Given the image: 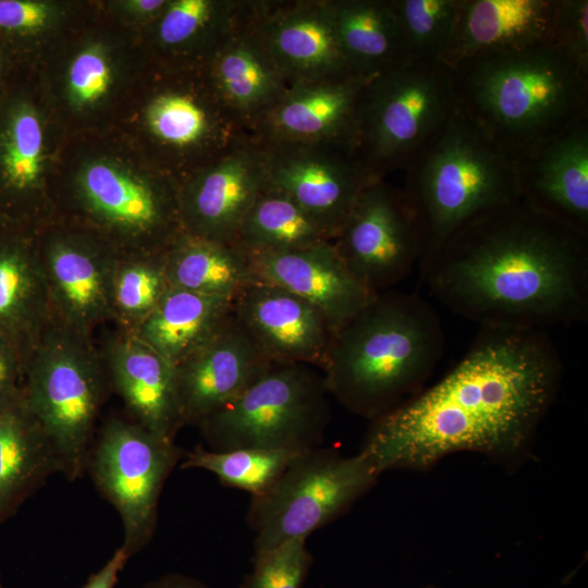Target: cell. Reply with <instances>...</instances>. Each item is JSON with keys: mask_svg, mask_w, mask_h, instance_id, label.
<instances>
[{"mask_svg": "<svg viewBox=\"0 0 588 588\" xmlns=\"http://www.w3.org/2000/svg\"><path fill=\"white\" fill-rule=\"evenodd\" d=\"M258 143L266 159L265 188L291 197L332 238L363 191L377 181L347 143Z\"/></svg>", "mask_w": 588, "mask_h": 588, "instance_id": "17", "label": "cell"}, {"mask_svg": "<svg viewBox=\"0 0 588 588\" xmlns=\"http://www.w3.org/2000/svg\"><path fill=\"white\" fill-rule=\"evenodd\" d=\"M247 0H168L139 30L149 63L167 69H206L244 19Z\"/></svg>", "mask_w": 588, "mask_h": 588, "instance_id": "27", "label": "cell"}, {"mask_svg": "<svg viewBox=\"0 0 588 588\" xmlns=\"http://www.w3.org/2000/svg\"><path fill=\"white\" fill-rule=\"evenodd\" d=\"M25 365L24 404L54 448L61 473L75 480L87 468L111 387L100 348L93 334L51 316Z\"/></svg>", "mask_w": 588, "mask_h": 588, "instance_id": "9", "label": "cell"}, {"mask_svg": "<svg viewBox=\"0 0 588 588\" xmlns=\"http://www.w3.org/2000/svg\"><path fill=\"white\" fill-rule=\"evenodd\" d=\"M421 243L419 273L471 220L518 199L514 158L457 109L404 169Z\"/></svg>", "mask_w": 588, "mask_h": 588, "instance_id": "6", "label": "cell"}, {"mask_svg": "<svg viewBox=\"0 0 588 588\" xmlns=\"http://www.w3.org/2000/svg\"><path fill=\"white\" fill-rule=\"evenodd\" d=\"M252 572L241 588H302L314 558L306 538L289 540L275 548L256 552Z\"/></svg>", "mask_w": 588, "mask_h": 588, "instance_id": "39", "label": "cell"}, {"mask_svg": "<svg viewBox=\"0 0 588 588\" xmlns=\"http://www.w3.org/2000/svg\"><path fill=\"white\" fill-rule=\"evenodd\" d=\"M65 135L37 84L20 73L0 97V223L37 230L53 219L51 186Z\"/></svg>", "mask_w": 588, "mask_h": 588, "instance_id": "13", "label": "cell"}, {"mask_svg": "<svg viewBox=\"0 0 588 588\" xmlns=\"http://www.w3.org/2000/svg\"><path fill=\"white\" fill-rule=\"evenodd\" d=\"M128 559L125 550L118 548L106 564L88 577L83 588H114Z\"/></svg>", "mask_w": 588, "mask_h": 588, "instance_id": "43", "label": "cell"}, {"mask_svg": "<svg viewBox=\"0 0 588 588\" xmlns=\"http://www.w3.org/2000/svg\"><path fill=\"white\" fill-rule=\"evenodd\" d=\"M302 451L235 449L211 451L196 446L180 465L181 469H205L221 483L244 490L252 498L267 491Z\"/></svg>", "mask_w": 588, "mask_h": 588, "instance_id": "37", "label": "cell"}, {"mask_svg": "<svg viewBox=\"0 0 588 588\" xmlns=\"http://www.w3.org/2000/svg\"><path fill=\"white\" fill-rule=\"evenodd\" d=\"M181 456L174 440L132 419H108L94 440L86 469L121 517L130 558L152 539L162 488Z\"/></svg>", "mask_w": 588, "mask_h": 588, "instance_id": "14", "label": "cell"}, {"mask_svg": "<svg viewBox=\"0 0 588 588\" xmlns=\"http://www.w3.org/2000/svg\"><path fill=\"white\" fill-rule=\"evenodd\" d=\"M233 302L170 286L132 333L175 366L219 330L231 315Z\"/></svg>", "mask_w": 588, "mask_h": 588, "instance_id": "31", "label": "cell"}, {"mask_svg": "<svg viewBox=\"0 0 588 588\" xmlns=\"http://www.w3.org/2000/svg\"><path fill=\"white\" fill-rule=\"evenodd\" d=\"M250 20L290 86L354 75L338 40L330 0H256Z\"/></svg>", "mask_w": 588, "mask_h": 588, "instance_id": "19", "label": "cell"}, {"mask_svg": "<svg viewBox=\"0 0 588 588\" xmlns=\"http://www.w3.org/2000/svg\"><path fill=\"white\" fill-rule=\"evenodd\" d=\"M252 7L249 1L244 19L213 54L206 71L223 103L254 136L290 84L252 25Z\"/></svg>", "mask_w": 588, "mask_h": 588, "instance_id": "28", "label": "cell"}, {"mask_svg": "<svg viewBox=\"0 0 588 588\" xmlns=\"http://www.w3.org/2000/svg\"><path fill=\"white\" fill-rule=\"evenodd\" d=\"M370 78L343 75L291 85L258 125L254 139L336 140L355 148L357 103Z\"/></svg>", "mask_w": 588, "mask_h": 588, "instance_id": "24", "label": "cell"}, {"mask_svg": "<svg viewBox=\"0 0 588 588\" xmlns=\"http://www.w3.org/2000/svg\"><path fill=\"white\" fill-rule=\"evenodd\" d=\"M115 128L179 182L253 139L219 97L206 69L151 63Z\"/></svg>", "mask_w": 588, "mask_h": 588, "instance_id": "7", "label": "cell"}, {"mask_svg": "<svg viewBox=\"0 0 588 588\" xmlns=\"http://www.w3.org/2000/svg\"><path fill=\"white\" fill-rule=\"evenodd\" d=\"M555 36L562 47L588 72V1L559 0L555 14Z\"/></svg>", "mask_w": 588, "mask_h": 588, "instance_id": "40", "label": "cell"}, {"mask_svg": "<svg viewBox=\"0 0 588 588\" xmlns=\"http://www.w3.org/2000/svg\"><path fill=\"white\" fill-rule=\"evenodd\" d=\"M559 0H460L456 26L442 58L449 66L478 56L558 45Z\"/></svg>", "mask_w": 588, "mask_h": 588, "instance_id": "23", "label": "cell"}, {"mask_svg": "<svg viewBox=\"0 0 588 588\" xmlns=\"http://www.w3.org/2000/svg\"><path fill=\"white\" fill-rule=\"evenodd\" d=\"M53 218L119 255L166 253L185 232L180 182L118 130L65 137L51 186Z\"/></svg>", "mask_w": 588, "mask_h": 588, "instance_id": "3", "label": "cell"}, {"mask_svg": "<svg viewBox=\"0 0 588 588\" xmlns=\"http://www.w3.org/2000/svg\"><path fill=\"white\" fill-rule=\"evenodd\" d=\"M115 328L100 348L111 388L121 396L133 421L174 440L183 426L176 405L174 366L132 332Z\"/></svg>", "mask_w": 588, "mask_h": 588, "instance_id": "25", "label": "cell"}, {"mask_svg": "<svg viewBox=\"0 0 588 588\" xmlns=\"http://www.w3.org/2000/svg\"><path fill=\"white\" fill-rule=\"evenodd\" d=\"M456 109L451 68L407 61L371 77L356 110L355 151L377 180L403 170Z\"/></svg>", "mask_w": 588, "mask_h": 588, "instance_id": "10", "label": "cell"}, {"mask_svg": "<svg viewBox=\"0 0 588 588\" xmlns=\"http://www.w3.org/2000/svg\"><path fill=\"white\" fill-rule=\"evenodd\" d=\"M26 69L28 68L24 66L12 50L0 40V97Z\"/></svg>", "mask_w": 588, "mask_h": 588, "instance_id": "44", "label": "cell"}, {"mask_svg": "<svg viewBox=\"0 0 588 588\" xmlns=\"http://www.w3.org/2000/svg\"><path fill=\"white\" fill-rule=\"evenodd\" d=\"M233 311L273 364L322 367L334 329L305 298L257 280L234 299Z\"/></svg>", "mask_w": 588, "mask_h": 588, "instance_id": "22", "label": "cell"}, {"mask_svg": "<svg viewBox=\"0 0 588 588\" xmlns=\"http://www.w3.org/2000/svg\"><path fill=\"white\" fill-rule=\"evenodd\" d=\"M171 286L235 299L258 279L247 255L231 243L183 234L166 253Z\"/></svg>", "mask_w": 588, "mask_h": 588, "instance_id": "34", "label": "cell"}, {"mask_svg": "<svg viewBox=\"0 0 588 588\" xmlns=\"http://www.w3.org/2000/svg\"><path fill=\"white\" fill-rule=\"evenodd\" d=\"M450 68L456 109L513 158L588 115V72L558 45Z\"/></svg>", "mask_w": 588, "mask_h": 588, "instance_id": "5", "label": "cell"}, {"mask_svg": "<svg viewBox=\"0 0 588 588\" xmlns=\"http://www.w3.org/2000/svg\"><path fill=\"white\" fill-rule=\"evenodd\" d=\"M168 0H99L103 14L115 24L140 30L155 21Z\"/></svg>", "mask_w": 588, "mask_h": 588, "instance_id": "41", "label": "cell"}, {"mask_svg": "<svg viewBox=\"0 0 588 588\" xmlns=\"http://www.w3.org/2000/svg\"><path fill=\"white\" fill-rule=\"evenodd\" d=\"M519 197L588 235V115L514 157Z\"/></svg>", "mask_w": 588, "mask_h": 588, "instance_id": "21", "label": "cell"}, {"mask_svg": "<svg viewBox=\"0 0 588 588\" xmlns=\"http://www.w3.org/2000/svg\"><path fill=\"white\" fill-rule=\"evenodd\" d=\"M56 473L59 457L23 395L0 408V526Z\"/></svg>", "mask_w": 588, "mask_h": 588, "instance_id": "30", "label": "cell"}, {"mask_svg": "<svg viewBox=\"0 0 588 588\" xmlns=\"http://www.w3.org/2000/svg\"><path fill=\"white\" fill-rule=\"evenodd\" d=\"M98 9V0H0V40L28 69Z\"/></svg>", "mask_w": 588, "mask_h": 588, "instance_id": "33", "label": "cell"}, {"mask_svg": "<svg viewBox=\"0 0 588 588\" xmlns=\"http://www.w3.org/2000/svg\"><path fill=\"white\" fill-rule=\"evenodd\" d=\"M331 242L348 270L373 293L405 280L421 257L418 229L402 189L384 179L363 191Z\"/></svg>", "mask_w": 588, "mask_h": 588, "instance_id": "16", "label": "cell"}, {"mask_svg": "<svg viewBox=\"0 0 588 588\" xmlns=\"http://www.w3.org/2000/svg\"><path fill=\"white\" fill-rule=\"evenodd\" d=\"M266 184L261 145L250 139L180 182L185 234L231 243Z\"/></svg>", "mask_w": 588, "mask_h": 588, "instance_id": "20", "label": "cell"}, {"mask_svg": "<svg viewBox=\"0 0 588 588\" xmlns=\"http://www.w3.org/2000/svg\"><path fill=\"white\" fill-rule=\"evenodd\" d=\"M563 364L549 331L487 329L437 383L371 420L359 452L381 475L458 452L514 467L530 456Z\"/></svg>", "mask_w": 588, "mask_h": 588, "instance_id": "1", "label": "cell"}, {"mask_svg": "<svg viewBox=\"0 0 588 588\" xmlns=\"http://www.w3.org/2000/svg\"><path fill=\"white\" fill-rule=\"evenodd\" d=\"M164 253L119 255L112 281V321L133 332L170 289Z\"/></svg>", "mask_w": 588, "mask_h": 588, "instance_id": "36", "label": "cell"}, {"mask_svg": "<svg viewBox=\"0 0 588 588\" xmlns=\"http://www.w3.org/2000/svg\"><path fill=\"white\" fill-rule=\"evenodd\" d=\"M144 588H211L192 576L170 573L147 583Z\"/></svg>", "mask_w": 588, "mask_h": 588, "instance_id": "45", "label": "cell"}, {"mask_svg": "<svg viewBox=\"0 0 588 588\" xmlns=\"http://www.w3.org/2000/svg\"><path fill=\"white\" fill-rule=\"evenodd\" d=\"M379 477L360 452L345 456L320 446L299 452L267 491L250 500L246 519L255 532V553L307 539L346 513Z\"/></svg>", "mask_w": 588, "mask_h": 588, "instance_id": "12", "label": "cell"}, {"mask_svg": "<svg viewBox=\"0 0 588 588\" xmlns=\"http://www.w3.org/2000/svg\"><path fill=\"white\" fill-rule=\"evenodd\" d=\"M149 62L139 30L100 9L36 66L41 95L65 137L115 128Z\"/></svg>", "mask_w": 588, "mask_h": 588, "instance_id": "8", "label": "cell"}, {"mask_svg": "<svg viewBox=\"0 0 588 588\" xmlns=\"http://www.w3.org/2000/svg\"><path fill=\"white\" fill-rule=\"evenodd\" d=\"M409 61H441L452 39L460 0H389Z\"/></svg>", "mask_w": 588, "mask_h": 588, "instance_id": "38", "label": "cell"}, {"mask_svg": "<svg viewBox=\"0 0 588 588\" xmlns=\"http://www.w3.org/2000/svg\"><path fill=\"white\" fill-rule=\"evenodd\" d=\"M332 241L331 235L287 195L264 188L231 244L246 255L281 253Z\"/></svg>", "mask_w": 588, "mask_h": 588, "instance_id": "35", "label": "cell"}, {"mask_svg": "<svg viewBox=\"0 0 588 588\" xmlns=\"http://www.w3.org/2000/svg\"><path fill=\"white\" fill-rule=\"evenodd\" d=\"M247 257L258 280L305 298L326 315L334 330L378 294L356 279L331 241Z\"/></svg>", "mask_w": 588, "mask_h": 588, "instance_id": "26", "label": "cell"}, {"mask_svg": "<svg viewBox=\"0 0 588 588\" xmlns=\"http://www.w3.org/2000/svg\"><path fill=\"white\" fill-rule=\"evenodd\" d=\"M419 275L480 328L549 331L588 319V235L522 199L468 222Z\"/></svg>", "mask_w": 588, "mask_h": 588, "instance_id": "2", "label": "cell"}, {"mask_svg": "<svg viewBox=\"0 0 588 588\" xmlns=\"http://www.w3.org/2000/svg\"><path fill=\"white\" fill-rule=\"evenodd\" d=\"M341 50L351 72L373 77L407 61L389 0H330Z\"/></svg>", "mask_w": 588, "mask_h": 588, "instance_id": "32", "label": "cell"}, {"mask_svg": "<svg viewBox=\"0 0 588 588\" xmlns=\"http://www.w3.org/2000/svg\"><path fill=\"white\" fill-rule=\"evenodd\" d=\"M7 345L0 338V408L20 400L23 395V387L19 385L17 380V364Z\"/></svg>", "mask_w": 588, "mask_h": 588, "instance_id": "42", "label": "cell"}, {"mask_svg": "<svg viewBox=\"0 0 588 588\" xmlns=\"http://www.w3.org/2000/svg\"><path fill=\"white\" fill-rule=\"evenodd\" d=\"M272 365L232 310L203 346L174 366L182 425L198 426L243 393Z\"/></svg>", "mask_w": 588, "mask_h": 588, "instance_id": "18", "label": "cell"}, {"mask_svg": "<svg viewBox=\"0 0 588 588\" xmlns=\"http://www.w3.org/2000/svg\"><path fill=\"white\" fill-rule=\"evenodd\" d=\"M306 364H273L197 427L211 451H305L320 446L331 413L322 373Z\"/></svg>", "mask_w": 588, "mask_h": 588, "instance_id": "11", "label": "cell"}, {"mask_svg": "<svg viewBox=\"0 0 588 588\" xmlns=\"http://www.w3.org/2000/svg\"><path fill=\"white\" fill-rule=\"evenodd\" d=\"M35 236L52 316L88 334L112 321L118 252L93 232L57 218Z\"/></svg>", "mask_w": 588, "mask_h": 588, "instance_id": "15", "label": "cell"}, {"mask_svg": "<svg viewBox=\"0 0 588 588\" xmlns=\"http://www.w3.org/2000/svg\"><path fill=\"white\" fill-rule=\"evenodd\" d=\"M35 231L0 226V324L23 335L27 356L52 316Z\"/></svg>", "mask_w": 588, "mask_h": 588, "instance_id": "29", "label": "cell"}, {"mask_svg": "<svg viewBox=\"0 0 588 588\" xmlns=\"http://www.w3.org/2000/svg\"><path fill=\"white\" fill-rule=\"evenodd\" d=\"M425 588H439V587H434V586H428V587H425Z\"/></svg>", "mask_w": 588, "mask_h": 588, "instance_id": "47", "label": "cell"}, {"mask_svg": "<svg viewBox=\"0 0 588 588\" xmlns=\"http://www.w3.org/2000/svg\"><path fill=\"white\" fill-rule=\"evenodd\" d=\"M444 348L442 322L428 301L384 291L334 330L321 367L324 385L371 421L421 391Z\"/></svg>", "mask_w": 588, "mask_h": 588, "instance_id": "4", "label": "cell"}, {"mask_svg": "<svg viewBox=\"0 0 588 588\" xmlns=\"http://www.w3.org/2000/svg\"><path fill=\"white\" fill-rule=\"evenodd\" d=\"M0 226H2V224L0 223Z\"/></svg>", "mask_w": 588, "mask_h": 588, "instance_id": "48", "label": "cell"}, {"mask_svg": "<svg viewBox=\"0 0 588 588\" xmlns=\"http://www.w3.org/2000/svg\"><path fill=\"white\" fill-rule=\"evenodd\" d=\"M0 588H5L2 577H1V572H0Z\"/></svg>", "mask_w": 588, "mask_h": 588, "instance_id": "46", "label": "cell"}]
</instances>
